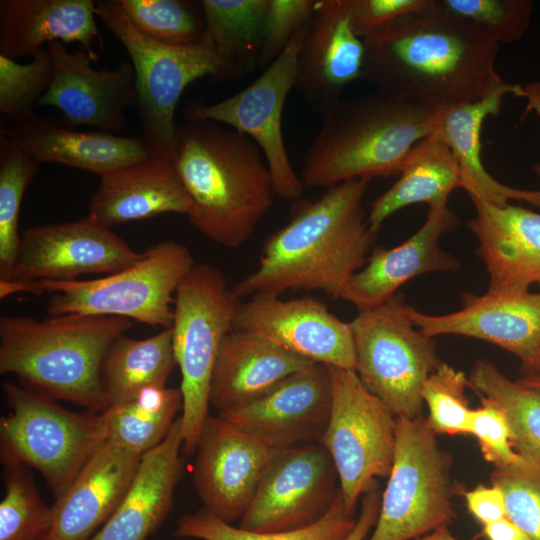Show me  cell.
<instances>
[{
  "instance_id": "cell-1",
  "label": "cell",
  "mask_w": 540,
  "mask_h": 540,
  "mask_svg": "<svg viewBox=\"0 0 540 540\" xmlns=\"http://www.w3.org/2000/svg\"><path fill=\"white\" fill-rule=\"evenodd\" d=\"M363 41L362 79L420 107L477 102L504 82L495 68L499 44L434 0Z\"/></svg>"
},
{
  "instance_id": "cell-2",
  "label": "cell",
  "mask_w": 540,
  "mask_h": 540,
  "mask_svg": "<svg viewBox=\"0 0 540 540\" xmlns=\"http://www.w3.org/2000/svg\"><path fill=\"white\" fill-rule=\"evenodd\" d=\"M369 181L341 182L313 201L298 202L290 220L264 241L255 270L232 291L242 300L289 290H320L343 300L377 237L363 208Z\"/></svg>"
},
{
  "instance_id": "cell-3",
  "label": "cell",
  "mask_w": 540,
  "mask_h": 540,
  "mask_svg": "<svg viewBox=\"0 0 540 540\" xmlns=\"http://www.w3.org/2000/svg\"><path fill=\"white\" fill-rule=\"evenodd\" d=\"M172 163L193 202L189 222L216 244H244L273 205L271 172L245 134L209 120L177 125Z\"/></svg>"
},
{
  "instance_id": "cell-4",
  "label": "cell",
  "mask_w": 540,
  "mask_h": 540,
  "mask_svg": "<svg viewBox=\"0 0 540 540\" xmlns=\"http://www.w3.org/2000/svg\"><path fill=\"white\" fill-rule=\"evenodd\" d=\"M132 320L102 315H51L0 318V373L55 400L100 413L108 404L101 368L111 344Z\"/></svg>"
},
{
  "instance_id": "cell-5",
  "label": "cell",
  "mask_w": 540,
  "mask_h": 540,
  "mask_svg": "<svg viewBox=\"0 0 540 540\" xmlns=\"http://www.w3.org/2000/svg\"><path fill=\"white\" fill-rule=\"evenodd\" d=\"M435 111L380 90L341 98L322 114L304 155V186L399 175L412 148L430 135Z\"/></svg>"
},
{
  "instance_id": "cell-6",
  "label": "cell",
  "mask_w": 540,
  "mask_h": 540,
  "mask_svg": "<svg viewBox=\"0 0 540 540\" xmlns=\"http://www.w3.org/2000/svg\"><path fill=\"white\" fill-rule=\"evenodd\" d=\"M194 265L187 246L162 241L144 251L139 261L116 273L85 280L0 282V297L49 293L52 297L47 310L51 315L115 316L165 329L173 322L177 289Z\"/></svg>"
},
{
  "instance_id": "cell-7",
  "label": "cell",
  "mask_w": 540,
  "mask_h": 540,
  "mask_svg": "<svg viewBox=\"0 0 540 540\" xmlns=\"http://www.w3.org/2000/svg\"><path fill=\"white\" fill-rule=\"evenodd\" d=\"M242 302L221 270L195 264L180 283L171 325L173 348L181 373L183 454H195L209 416L210 385L219 348L233 330Z\"/></svg>"
},
{
  "instance_id": "cell-8",
  "label": "cell",
  "mask_w": 540,
  "mask_h": 540,
  "mask_svg": "<svg viewBox=\"0 0 540 540\" xmlns=\"http://www.w3.org/2000/svg\"><path fill=\"white\" fill-rule=\"evenodd\" d=\"M95 13L131 59L137 80L136 109L150 152L172 161L177 103L185 88L199 78L224 80L217 54L204 39L187 46L152 40L134 27L118 0L96 1Z\"/></svg>"
},
{
  "instance_id": "cell-9",
  "label": "cell",
  "mask_w": 540,
  "mask_h": 540,
  "mask_svg": "<svg viewBox=\"0 0 540 540\" xmlns=\"http://www.w3.org/2000/svg\"><path fill=\"white\" fill-rule=\"evenodd\" d=\"M396 423L393 465L369 540H411L449 526L457 518L452 499L464 493L451 476L452 456L426 417Z\"/></svg>"
},
{
  "instance_id": "cell-10",
  "label": "cell",
  "mask_w": 540,
  "mask_h": 540,
  "mask_svg": "<svg viewBox=\"0 0 540 540\" xmlns=\"http://www.w3.org/2000/svg\"><path fill=\"white\" fill-rule=\"evenodd\" d=\"M350 324L355 372L363 385L396 417L424 416L423 385L443 361L434 337L415 326L404 297L397 293L378 306L358 311Z\"/></svg>"
},
{
  "instance_id": "cell-11",
  "label": "cell",
  "mask_w": 540,
  "mask_h": 540,
  "mask_svg": "<svg viewBox=\"0 0 540 540\" xmlns=\"http://www.w3.org/2000/svg\"><path fill=\"white\" fill-rule=\"evenodd\" d=\"M10 408L0 419L1 462L36 469L56 498L104 442L98 413H76L23 385L3 383Z\"/></svg>"
},
{
  "instance_id": "cell-12",
  "label": "cell",
  "mask_w": 540,
  "mask_h": 540,
  "mask_svg": "<svg viewBox=\"0 0 540 540\" xmlns=\"http://www.w3.org/2000/svg\"><path fill=\"white\" fill-rule=\"evenodd\" d=\"M328 368L331 411L320 444L336 468L345 510L355 513L361 496L378 478L390 475L397 417L363 385L355 370Z\"/></svg>"
},
{
  "instance_id": "cell-13",
  "label": "cell",
  "mask_w": 540,
  "mask_h": 540,
  "mask_svg": "<svg viewBox=\"0 0 540 540\" xmlns=\"http://www.w3.org/2000/svg\"><path fill=\"white\" fill-rule=\"evenodd\" d=\"M306 27L293 36L281 55L249 86L219 102H191L184 109L186 121H214L251 138L266 159L274 195L290 201L301 197L304 184L289 159L282 114L288 94L294 88Z\"/></svg>"
},
{
  "instance_id": "cell-14",
  "label": "cell",
  "mask_w": 540,
  "mask_h": 540,
  "mask_svg": "<svg viewBox=\"0 0 540 540\" xmlns=\"http://www.w3.org/2000/svg\"><path fill=\"white\" fill-rule=\"evenodd\" d=\"M339 491L336 468L320 443L278 449L239 527L253 532L308 527L327 514Z\"/></svg>"
},
{
  "instance_id": "cell-15",
  "label": "cell",
  "mask_w": 540,
  "mask_h": 540,
  "mask_svg": "<svg viewBox=\"0 0 540 540\" xmlns=\"http://www.w3.org/2000/svg\"><path fill=\"white\" fill-rule=\"evenodd\" d=\"M143 256L90 216L21 232L9 283L71 281L86 274L121 271Z\"/></svg>"
},
{
  "instance_id": "cell-16",
  "label": "cell",
  "mask_w": 540,
  "mask_h": 540,
  "mask_svg": "<svg viewBox=\"0 0 540 540\" xmlns=\"http://www.w3.org/2000/svg\"><path fill=\"white\" fill-rule=\"evenodd\" d=\"M233 329L256 335L314 363L349 370L356 367L350 322L341 320L311 296L283 300L258 294L242 300Z\"/></svg>"
},
{
  "instance_id": "cell-17",
  "label": "cell",
  "mask_w": 540,
  "mask_h": 540,
  "mask_svg": "<svg viewBox=\"0 0 540 540\" xmlns=\"http://www.w3.org/2000/svg\"><path fill=\"white\" fill-rule=\"evenodd\" d=\"M277 450L224 418L209 415L192 469L205 509L230 524L240 520Z\"/></svg>"
},
{
  "instance_id": "cell-18",
  "label": "cell",
  "mask_w": 540,
  "mask_h": 540,
  "mask_svg": "<svg viewBox=\"0 0 540 540\" xmlns=\"http://www.w3.org/2000/svg\"><path fill=\"white\" fill-rule=\"evenodd\" d=\"M53 60L54 80L39 106L62 112L71 127L94 126L109 133L127 129L126 110L138 102L137 80L131 62L115 69H95L83 48L71 52L65 43L45 46Z\"/></svg>"
},
{
  "instance_id": "cell-19",
  "label": "cell",
  "mask_w": 540,
  "mask_h": 540,
  "mask_svg": "<svg viewBox=\"0 0 540 540\" xmlns=\"http://www.w3.org/2000/svg\"><path fill=\"white\" fill-rule=\"evenodd\" d=\"M330 411L329 368L313 363L257 401L217 415L243 432L282 449L320 443Z\"/></svg>"
},
{
  "instance_id": "cell-20",
  "label": "cell",
  "mask_w": 540,
  "mask_h": 540,
  "mask_svg": "<svg viewBox=\"0 0 540 540\" xmlns=\"http://www.w3.org/2000/svg\"><path fill=\"white\" fill-rule=\"evenodd\" d=\"M348 6L349 0H316L298 54L294 88L321 114L362 79L364 41L351 28Z\"/></svg>"
},
{
  "instance_id": "cell-21",
  "label": "cell",
  "mask_w": 540,
  "mask_h": 540,
  "mask_svg": "<svg viewBox=\"0 0 540 540\" xmlns=\"http://www.w3.org/2000/svg\"><path fill=\"white\" fill-rule=\"evenodd\" d=\"M459 225L448 201L429 206L423 225L403 243L374 247L366 264L352 278L343 300L358 311L378 306L397 294L407 281L432 272H455L459 260L440 246L443 235Z\"/></svg>"
},
{
  "instance_id": "cell-22",
  "label": "cell",
  "mask_w": 540,
  "mask_h": 540,
  "mask_svg": "<svg viewBox=\"0 0 540 540\" xmlns=\"http://www.w3.org/2000/svg\"><path fill=\"white\" fill-rule=\"evenodd\" d=\"M411 317L429 336L482 340L514 354L521 364L529 361L540 346V290L503 295L465 293L459 310L430 315L411 307Z\"/></svg>"
},
{
  "instance_id": "cell-23",
  "label": "cell",
  "mask_w": 540,
  "mask_h": 540,
  "mask_svg": "<svg viewBox=\"0 0 540 540\" xmlns=\"http://www.w3.org/2000/svg\"><path fill=\"white\" fill-rule=\"evenodd\" d=\"M472 202L476 214L467 226L489 275L487 292L513 294L540 286V213L511 203Z\"/></svg>"
},
{
  "instance_id": "cell-24",
  "label": "cell",
  "mask_w": 540,
  "mask_h": 540,
  "mask_svg": "<svg viewBox=\"0 0 540 540\" xmlns=\"http://www.w3.org/2000/svg\"><path fill=\"white\" fill-rule=\"evenodd\" d=\"M142 455L103 442L52 506L46 540H89L128 491Z\"/></svg>"
},
{
  "instance_id": "cell-25",
  "label": "cell",
  "mask_w": 540,
  "mask_h": 540,
  "mask_svg": "<svg viewBox=\"0 0 540 540\" xmlns=\"http://www.w3.org/2000/svg\"><path fill=\"white\" fill-rule=\"evenodd\" d=\"M37 162L55 163L99 177L152 155L143 137L78 131L51 116L33 115L2 133Z\"/></svg>"
},
{
  "instance_id": "cell-26",
  "label": "cell",
  "mask_w": 540,
  "mask_h": 540,
  "mask_svg": "<svg viewBox=\"0 0 540 540\" xmlns=\"http://www.w3.org/2000/svg\"><path fill=\"white\" fill-rule=\"evenodd\" d=\"M192 211L172 161L154 155L101 176L88 205V216L107 227Z\"/></svg>"
},
{
  "instance_id": "cell-27",
  "label": "cell",
  "mask_w": 540,
  "mask_h": 540,
  "mask_svg": "<svg viewBox=\"0 0 540 540\" xmlns=\"http://www.w3.org/2000/svg\"><path fill=\"white\" fill-rule=\"evenodd\" d=\"M181 417L164 440L144 453L123 500L89 540H146L169 515L183 477Z\"/></svg>"
},
{
  "instance_id": "cell-28",
  "label": "cell",
  "mask_w": 540,
  "mask_h": 540,
  "mask_svg": "<svg viewBox=\"0 0 540 540\" xmlns=\"http://www.w3.org/2000/svg\"><path fill=\"white\" fill-rule=\"evenodd\" d=\"M524 98V86L505 81L480 101L458 104L435 111L431 133L443 141L461 170V188L472 201L504 206L523 201L540 208V190L509 187L493 178L481 159L480 134L484 120L497 115L505 96Z\"/></svg>"
},
{
  "instance_id": "cell-29",
  "label": "cell",
  "mask_w": 540,
  "mask_h": 540,
  "mask_svg": "<svg viewBox=\"0 0 540 540\" xmlns=\"http://www.w3.org/2000/svg\"><path fill=\"white\" fill-rule=\"evenodd\" d=\"M313 363L256 335L233 329L219 348L209 403L217 414L244 407Z\"/></svg>"
},
{
  "instance_id": "cell-30",
  "label": "cell",
  "mask_w": 540,
  "mask_h": 540,
  "mask_svg": "<svg viewBox=\"0 0 540 540\" xmlns=\"http://www.w3.org/2000/svg\"><path fill=\"white\" fill-rule=\"evenodd\" d=\"M95 8L94 0H1L0 54L15 60L52 42H76L97 62Z\"/></svg>"
},
{
  "instance_id": "cell-31",
  "label": "cell",
  "mask_w": 540,
  "mask_h": 540,
  "mask_svg": "<svg viewBox=\"0 0 540 540\" xmlns=\"http://www.w3.org/2000/svg\"><path fill=\"white\" fill-rule=\"evenodd\" d=\"M461 188V170L449 147L435 136L417 143L408 154L398 180L377 197L367 216L371 230L378 234L383 223L400 209L448 201Z\"/></svg>"
},
{
  "instance_id": "cell-32",
  "label": "cell",
  "mask_w": 540,
  "mask_h": 540,
  "mask_svg": "<svg viewBox=\"0 0 540 540\" xmlns=\"http://www.w3.org/2000/svg\"><path fill=\"white\" fill-rule=\"evenodd\" d=\"M204 40L213 48L224 79L259 67L269 0H202Z\"/></svg>"
},
{
  "instance_id": "cell-33",
  "label": "cell",
  "mask_w": 540,
  "mask_h": 540,
  "mask_svg": "<svg viewBox=\"0 0 540 540\" xmlns=\"http://www.w3.org/2000/svg\"><path fill=\"white\" fill-rule=\"evenodd\" d=\"M176 365L171 328L144 339L121 335L109 347L101 368L108 406L126 402L146 387L166 386Z\"/></svg>"
},
{
  "instance_id": "cell-34",
  "label": "cell",
  "mask_w": 540,
  "mask_h": 540,
  "mask_svg": "<svg viewBox=\"0 0 540 540\" xmlns=\"http://www.w3.org/2000/svg\"><path fill=\"white\" fill-rule=\"evenodd\" d=\"M182 407L180 389L146 387L132 399L98 413L102 439L143 455L164 440Z\"/></svg>"
},
{
  "instance_id": "cell-35",
  "label": "cell",
  "mask_w": 540,
  "mask_h": 540,
  "mask_svg": "<svg viewBox=\"0 0 540 540\" xmlns=\"http://www.w3.org/2000/svg\"><path fill=\"white\" fill-rule=\"evenodd\" d=\"M468 380L474 391L504 412L513 449L540 467V390L510 380L487 359L474 363Z\"/></svg>"
},
{
  "instance_id": "cell-36",
  "label": "cell",
  "mask_w": 540,
  "mask_h": 540,
  "mask_svg": "<svg viewBox=\"0 0 540 540\" xmlns=\"http://www.w3.org/2000/svg\"><path fill=\"white\" fill-rule=\"evenodd\" d=\"M355 513L345 510L339 491L327 514L316 523L297 530L253 532L233 526L206 510L180 517L174 536L199 540H344L353 529Z\"/></svg>"
},
{
  "instance_id": "cell-37",
  "label": "cell",
  "mask_w": 540,
  "mask_h": 540,
  "mask_svg": "<svg viewBox=\"0 0 540 540\" xmlns=\"http://www.w3.org/2000/svg\"><path fill=\"white\" fill-rule=\"evenodd\" d=\"M40 163L8 137H0V281L9 278L20 244L19 216L24 194Z\"/></svg>"
},
{
  "instance_id": "cell-38",
  "label": "cell",
  "mask_w": 540,
  "mask_h": 540,
  "mask_svg": "<svg viewBox=\"0 0 540 540\" xmlns=\"http://www.w3.org/2000/svg\"><path fill=\"white\" fill-rule=\"evenodd\" d=\"M2 464L5 493L0 502V540H46L52 507L41 498L27 466Z\"/></svg>"
},
{
  "instance_id": "cell-39",
  "label": "cell",
  "mask_w": 540,
  "mask_h": 540,
  "mask_svg": "<svg viewBox=\"0 0 540 540\" xmlns=\"http://www.w3.org/2000/svg\"><path fill=\"white\" fill-rule=\"evenodd\" d=\"M134 27L157 42L187 46L204 39L205 21L200 1L118 0Z\"/></svg>"
},
{
  "instance_id": "cell-40",
  "label": "cell",
  "mask_w": 540,
  "mask_h": 540,
  "mask_svg": "<svg viewBox=\"0 0 540 540\" xmlns=\"http://www.w3.org/2000/svg\"><path fill=\"white\" fill-rule=\"evenodd\" d=\"M53 80L54 64L46 47L37 51L27 64L0 54L1 113L13 123L32 117Z\"/></svg>"
},
{
  "instance_id": "cell-41",
  "label": "cell",
  "mask_w": 540,
  "mask_h": 540,
  "mask_svg": "<svg viewBox=\"0 0 540 540\" xmlns=\"http://www.w3.org/2000/svg\"><path fill=\"white\" fill-rule=\"evenodd\" d=\"M436 7L497 42L510 44L528 30L530 0H434Z\"/></svg>"
},
{
  "instance_id": "cell-42",
  "label": "cell",
  "mask_w": 540,
  "mask_h": 540,
  "mask_svg": "<svg viewBox=\"0 0 540 540\" xmlns=\"http://www.w3.org/2000/svg\"><path fill=\"white\" fill-rule=\"evenodd\" d=\"M467 387L465 373L444 362L425 381L421 397L428 409L427 423L436 434H469L473 409Z\"/></svg>"
},
{
  "instance_id": "cell-43",
  "label": "cell",
  "mask_w": 540,
  "mask_h": 540,
  "mask_svg": "<svg viewBox=\"0 0 540 540\" xmlns=\"http://www.w3.org/2000/svg\"><path fill=\"white\" fill-rule=\"evenodd\" d=\"M490 481L503 493L506 517L529 540H540V467L523 458L515 465L494 468Z\"/></svg>"
},
{
  "instance_id": "cell-44",
  "label": "cell",
  "mask_w": 540,
  "mask_h": 540,
  "mask_svg": "<svg viewBox=\"0 0 540 540\" xmlns=\"http://www.w3.org/2000/svg\"><path fill=\"white\" fill-rule=\"evenodd\" d=\"M480 397V406L472 412L469 434L477 439L483 458L494 468L521 462L523 457L513 449L512 434L504 412L494 400Z\"/></svg>"
},
{
  "instance_id": "cell-45",
  "label": "cell",
  "mask_w": 540,
  "mask_h": 540,
  "mask_svg": "<svg viewBox=\"0 0 540 540\" xmlns=\"http://www.w3.org/2000/svg\"><path fill=\"white\" fill-rule=\"evenodd\" d=\"M316 0H269L259 67L267 68L310 22Z\"/></svg>"
},
{
  "instance_id": "cell-46",
  "label": "cell",
  "mask_w": 540,
  "mask_h": 540,
  "mask_svg": "<svg viewBox=\"0 0 540 540\" xmlns=\"http://www.w3.org/2000/svg\"><path fill=\"white\" fill-rule=\"evenodd\" d=\"M431 4L432 0H349V22L354 33L366 39Z\"/></svg>"
},
{
  "instance_id": "cell-47",
  "label": "cell",
  "mask_w": 540,
  "mask_h": 540,
  "mask_svg": "<svg viewBox=\"0 0 540 540\" xmlns=\"http://www.w3.org/2000/svg\"><path fill=\"white\" fill-rule=\"evenodd\" d=\"M463 494L469 512L482 525L506 517L504 496L498 487L479 484Z\"/></svg>"
},
{
  "instance_id": "cell-48",
  "label": "cell",
  "mask_w": 540,
  "mask_h": 540,
  "mask_svg": "<svg viewBox=\"0 0 540 540\" xmlns=\"http://www.w3.org/2000/svg\"><path fill=\"white\" fill-rule=\"evenodd\" d=\"M382 492L379 483L376 481L362 496L361 509L356 523L344 540H365L372 529H374L381 504Z\"/></svg>"
},
{
  "instance_id": "cell-49",
  "label": "cell",
  "mask_w": 540,
  "mask_h": 540,
  "mask_svg": "<svg viewBox=\"0 0 540 540\" xmlns=\"http://www.w3.org/2000/svg\"><path fill=\"white\" fill-rule=\"evenodd\" d=\"M482 534L488 540H529L508 517L483 525Z\"/></svg>"
},
{
  "instance_id": "cell-50",
  "label": "cell",
  "mask_w": 540,
  "mask_h": 540,
  "mask_svg": "<svg viewBox=\"0 0 540 540\" xmlns=\"http://www.w3.org/2000/svg\"><path fill=\"white\" fill-rule=\"evenodd\" d=\"M524 98L527 99V111L535 110L540 115V83H531L524 86ZM534 173L540 178V163L533 166Z\"/></svg>"
},
{
  "instance_id": "cell-51",
  "label": "cell",
  "mask_w": 540,
  "mask_h": 540,
  "mask_svg": "<svg viewBox=\"0 0 540 540\" xmlns=\"http://www.w3.org/2000/svg\"><path fill=\"white\" fill-rule=\"evenodd\" d=\"M417 540H457L449 530V526L439 527L432 532L423 535Z\"/></svg>"
},
{
  "instance_id": "cell-52",
  "label": "cell",
  "mask_w": 540,
  "mask_h": 540,
  "mask_svg": "<svg viewBox=\"0 0 540 540\" xmlns=\"http://www.w3.org/2000/svg\"><path fill=\"white\" fill-rule=\"evenodd\" d=\"M521 374L523 373H540V346L526 363L521 364Z\"/></svg>"
},
{
  "instance_id": "cell-53",
  "label": "cell",
  "mask_w": 540,
  "mask_h": 540,
  "mask_svg": "<svg viewBox=\"0 0 540 540\" xmlns=\"http://www.w3.org/2000/svg\"><path fill=\"white\" fill-rule=\"evenodd\" d=\"M517 381L526 386L540 390V373H523Z\"/></svg>"
}]
</instances>
